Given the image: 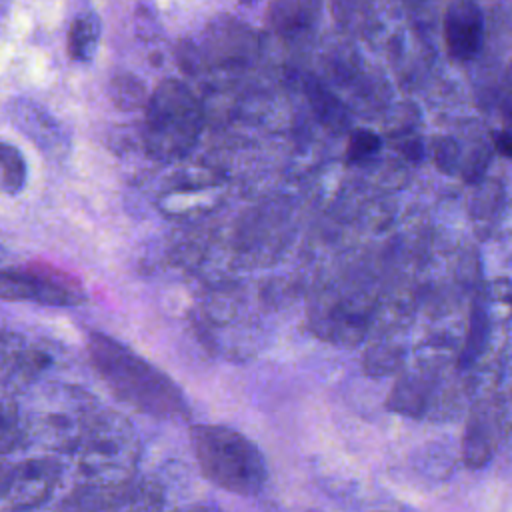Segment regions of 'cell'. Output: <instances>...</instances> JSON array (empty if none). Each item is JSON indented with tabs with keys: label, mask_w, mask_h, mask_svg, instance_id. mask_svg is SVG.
<instances>
[{
	"label": "cell",
	"mask_w": 512,
	"mask_h": 512,
	"mask_svg": "<svg viewBox=\"0 0 512 512\" xmlns=\"http://www.w3.org/2000/svg\"><path fill=\"white\" fill-rule=\"evenodd\" d=\"M88 356L110 392L134 410L154 418L188 416L190 408L182 390L122 342L102 332H92Z\"/></svg>",
	"instance_id": "obj_1"
},
{
	"label": "cell",
	"mask_w": 512,
	"mask_h": 512,
	"mask_svg": "<svg viewBox=\"0 0 512 512\" xmlns=\"http://www.w3.org/2000/svg\"><path fill=\"white\" fill-rule=\"evenodd\" d=\"M196 460L204 476L216 486L240 494L256 496L266 484V462L254 442L240 432L200 424L190 430Z\"/></svg>",
	"instance_id": "obj_2"
},
{
	"label": "cell",
	"mask_w": 512,
	"mask_h": 512,
	"mask_svg": "<svg viewBox=\"0 0 512 512\" xmlns=\"http://www.w3.org/2000/svg\"><path fill=\"white\" fill-rule=\"evenodd\" d=\"M144 144L158 160H178L196 144L204 112L194 92L180 80L168 78L146 100Z\"/></svg>",
	"instance_id": "obj_3"
},
{
	"label": "cell",
	"mask_w": 512,
	"mask_h": 512,
	"mask_svg": "<svg viewBox=\"0 0 512 512\" xmlns=\"http://www.w3.org/2000/svg\"><path fill=\"white\" fill-rule=\"evenodd\" d=\"M80 438L78 470L86 484L120 486L132 478L138 462V438L124 416L106 412Z\"/></svg>",
	"instance_id": "obj_4"
},
{
	"label": "cell",
	"mask_w": 512,
	"mask_h": 512,
	"mask_svg": "<svg viewBox=\"0 0 512 512\" xmlns=\"http://www.w3.org/2000/svg\"><path fill=\"white\" fill-rule=\"evenodd\" d=\"M0 300L76 306L82 304L86 296L82 288L64 274L36 268H8L0 270Z\"/></svg>",
	"instance_id": "obj_5"
},
{
	"label": "cell",
	"mask_w": 512,
	"mask_h": 512,
	"mask_svg": "<svg viewBox=\"0 0 512 512\" xmlns=\"http://www.w3.org/2000/svg\"><path fill=\"white\" fill-rule=\"evenodd\" d=\"M486 20L476 0H450L442 14L446 50L456 60H470L484 42Z\"/></svg>",
	"instance_id": "obj_6"
},
{
	"label": "cell",
	"mask_w": 512,
	"mask_h": 512,
	"mask_svg": "<svg viewBox=\"0 0 512 512\" xmlns=\"http://www.w3.org/2000/svg\"><path fill=\"white\" fill-rule=\"evenodd\" d=\"M60 476L56 462L48 458H32L8 470L4 498L8 508L40 506L54 490Z\"/></svg>",
	"instance_id": "obj_7"
},
{
	"label": "cell",
	"mask_w": 512,
	"mask_h": 512,
	"mask_svg": "<svg viewBox=\"0 0 512 512\" xmlns=\"http://www.w3.org/2000/svg\"><path fill=\"white\" fill-rule=\"evenodd\" d=\"M324 0H270L268 22L276 34L296 38L314 28Z\"/></svg>",
	"instance_id": "obj_8"
},
{
	"label": "cell",
	"mask_w": 512,
	"mask_h": 512,
	"mask_svg": "<svg viewBox=\"0 0 512 512\" xmlns=\"http://www.w3.org/2000/svg\"><path fill=\"white\" fill-rule=\"evenodd\" d=\"M100 42V18L92 12L74 18L68 30V54L76 62H90Z\"/></svg>",
	"instance_id": "obj_9"
},
{
	"label": "cell",
	"mask_w": 512,
	"mask_h": 512,
	"mask_svg": "<svg viewBox=\"0 0 512 512\" xmlns=\"http://www.w3.org/2000/svg\"><path fill=\"white\" fill-rule=\"evenodd\" d=\"M28 168L22 152L10 144L0 140V192L18 194L26 184Z\"/></svg>",
	"instance_id": "obj_10"
},
{
	"label": "cell",
	"mask_w": 512,
	"mask_h": 512,
	"mask_svg": "<svg viewBox=\"0 0 512 512\" xmlns=\"http://www.w3.org/2000/svg\"><path fill=\"white\" fill-rule=\"evenodd\" d=\"M308 98H310V104H312L318 120L324 126L334 128V130H340L342 126H346L344 106L328 90H324L320 84L312 82L308 86Z\"/></svg>",
	"instance_id": "obj_11"
},
{
	"label": "cell",
	"mask_w": 512,
	"mask_h": 512,
	"mask_svg": "<svg viewBox=\"0 0 512 512\" xmlns=\"http://www.w3.org/2000/svg\"><path fill=\"white\" fill-rule=\"evenodd\" d=\"M110 96L122 110H134L146 104L148 94L142 80L134 74H118L110 84Z\"/></svg>",
	"instance_id": "obj_12"
},
{
	"label": "cell",
	"mask_w": 512,
	"mask_h": 512,
	"mask_svg": "<svg viewBox=\"0 0 512 512\" xmlns=\"http://www.w3.org/2000/svg\"><path fill=\"white\" fill-rule=\"evenodd\" d=\"M374 0H330V12L340 26L358 30L372 16Z\"/></svg>",
	"instance_id": "obj_13"
},
{
	"label": "cell",
	"mask_w": 512,
	"mask_h": 512,
	"mask_svg": "<svg viewBox=\"0 0 512 512\" xmlns=\"http://www.w3.org/2000/svg\"><path fill=\"white\" fill-rule=\"evenodd\" d=\"M488 314H486V308L476 302L474 310H472V324H470V336H468V342H466V348H464V356H462V364H468V362H474L484 344H486V336H488Z\"/></svg>",
	"instance_id": "obj_14"
},
{
	"label": "cell",
	"mask_w": 512,
	"mask_h": 512,
	"mask_svg": "<svg viewBox=\"0 0 512 512\" xmlns=\"http://www.w3.org/2000/svg\"><path fill=\"white\" fill-rule=\"evenodd\" d=\"M20 440L18 408L12 402L0 404V454L10 452Z\"/></svg>",
	"instance_id": "obj_15"
},
{
	"label": "cell",
	"mask_w": 512,
	"mask_h": 512,
	"mask_svg": "<svg viewBox=\"0 0 512 512\" xmlns=\"http://www.w3.org/2000/svg\"><path fill=\"white\" fill-rule=\"evenodd\" d=\"M378 150H380V138L374 132L356 130V132H352V136L348 140L346 158H348V162H360V160H368Z\"/></svg>",
	"instance_id": "obj_16"
},
{
	"label": "cell",
	"mask_w": 512,
	"mask_h": 512,
	"mask_svg": "<svg viewBox=\"0 0 512 512\" xmlns=\"http://www.w3.org/2000/svg\"><path fill=\"white\" fill-rule=\"evenodd\" d=\"M456 156H458V148H456V144H454L452 140H444V142L438 146L436 160H438V166H440V168H444L446 172H450V170H452V166H450V164H454Z\"/></svg>",
	"instance_id": "obj_17"
},
{
	"label": "cell",
	"mask_w": 512,
	"mask_h": 512,
	"mask_svg": "<svg viewBox=\"0 0 512 512\" xmlns=\"http://www.w3.org/2000/svg\"><path fill=\"white\" fill-rule=\"evenodd\" d=\"M496 150L508 158H512V132H500L494 140Z\"/></svg>",
	"instance_id": "obj_18"
},
{
	"label": "cell",
	"mask_w": 512,
	"mask_h": 512,
	"mask_svg": "<svg viewBox=\"0 0 512 512\" xmlns=\"http://www.w3.org/2000/svg\"><path fill=\"white\" fill-rule=\"evenodd\" d=\"M6 478H8V470L0 468V500L4 498V490H6Z\"/></svg>",
	"instance_id": "obj_19"
},
{
	"label": "cell",
	"mask_w": 512,
	"mask_h": 512,
	"mask_svg": "<svg viewBox=\"0 0 512 512\" xmlns=\"http://www.w3.org/2000/svg\"><path fill=\"white\" fill-rule=\"evenodd\" d=\"M504 108H506V114L512 118V88H510V92H508V96H506V104H504Z\"/></svg>",
	"instance_id": "obj_20"
},
{
	"label": "cell",
	"mask_w": 512,
	"mask_h": 512,
	"mask_svg": "<svg viewBox=\"0 0 512 512\" xmlns=\"http://www.w3.org/2000/svg\"><path fill=\"white\" fill-rule=\"evenodd\" d=\"M2 258H4V250L0 248V260H2Z\"/></svg>",
	"instance_id": "obj_21"
},
{
	"label": "cell",
	"mask_w": 512,
	"mask_h": 512,
	"mask_svg": "<svg viewBox=\"0 0 512 512\" xmlns=\"http://www.w3.org/2000/svg\"><path fill=\"white\" fill-rule=\"evenodd\" d=\"M2 6H4V0H0V14H2Z\"/></svg>",
	"instance_id": "obj_22"
},
{
	"label": "cell",
	"mask_w": 512,
	"mask_h": 512,
	"mask_svg": "<svg viewBox=\"0 0 512 512\" xmlns=\"http://www.w3.org/2000/svg\"><path fill=\"white\" fill-rule=\"evenodd\" d=\"M242 2H254V0H242Z\"/></svg>",
	"instance_id": "obj_23"
}]
</instances>
